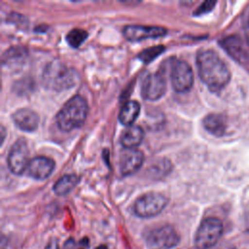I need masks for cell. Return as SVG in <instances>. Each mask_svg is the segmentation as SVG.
I'll return each mask as SVG.
<instances>
[{"mask_svg": "<svg viewBox=\"0 0 249 249\" xmlns=\"http://www.w3.org/2000/svg\"><path fill=\"white\" fill-rule=\"evenodd\" d=\"M196 66L199 78L212 91H220L230 82V70L214 51L200 52L196 56Z\"/></svg>", "mask_w": 249, "mask_h": 249, "instance_id": "cell-1", "label": "cell"}, {"mask_svg": "<svg viewBox=\"0 0 249 249\" xmlns=\"http://www.w3.org/2000/svg\"><path fill=\"white\" fill-rule=\"evenodd\" d=\"M88 110V103L83 96H72L56 114L55 122L58 128L68 132L82 126L87 119Z\"/></svg>", "mask_w": 249, "mask_h": 249, "instance_id": "cell-2", "label": "cell"}, {"mask_svg": "<svg viewBox=\"0 0 249 249\" xmlns=\"http://www.w3.org/2000/svg\"><path fill=\"white\" fill-rule=\"evenodd\" d=\"M79 76L75 69L68 68L61 61L49 62L42 75L43 84L52 89L63 90L74 87L78 82Z\"/></svg>", "mask_w": 249, "mask_h": 249, "instance_id": "cell-3", "label": "cell"}, {"mask_svg": "<svg viewBox=\"0 0 249 249\" xmlns=\"http://www.w3.org/2000/svg\"><path fill=\"white\" fill-rule=\"evenodd\" d=\"M223 232V223L216 217L205 218L197 228L195 244L198 249H211L218 242Z\"/></svg>", "mask_w": 249, "mask_h": 249, "instance_id": "cell-4", "label": "cell"}, {"mask_svg": "<svg viewBox=\"0 0 249 249\" xmlns=\"http://www.w3.org/2000/svg\"><path fill=\"white\" fill-rule=\"evenodd\" d=\"M168 202L160 193H148L138 197L133 204V212L140 218H150L160 214Z\"/></svg>", "mask_w": 249, "mask_h": 249, "instance_id": "cell-5", "label": "cell"}, {"mask_svg": "<svg viewBox=\"0 0 249 249\" xmlns=\"http://www.w3.org/2000/svg\"><path fill=\"white\" fill-rule=\"evenodd\" d=\"M179 241V234L168 225L152 230L146 237V244L149 249H173Z\"/></svg>", "mask_w": 249, "mask_h": 249, "instance_id": "cell-6", "label": "cell"}, {"mask_svg": "<svg viewBox=\"0 0 249 249\" xmlns=\"http://www.w3.org/2000/svg\"><path fill=\"white\" fill-rule=\"evenodd\" d=\"M28 156V145L25 139L19 138L12 145L7 157V163L10 171L16 175L22 174L27 169L30 161Z\"/></svg>", "mask_w": 249, "mask_h": 249, "instance_id": "cell-7", "label": "cell"}, {"mask_svg": "<svg viewBox=\"0 0 249 249\" xmlns=\"http://www.w3.org/2000/svg\"><path fill=\"white\" fill-rule=\"evenodd\" d=\"M170 81L175 91H188L194 83V73L190 64L184 60L173 62L170 70Z\"/></svg>", "mask_w": 249, "mask_h": 249, "instance_id": "cell-8", "label": "cell"}, {"mask_svg": "<svg viewBox=\"0 0 249 249\" xmlns=\"http://www.w3.org/2000/svg\"><path fill=\"white\" fill-rule=\"evenodd\" d=\"M166 90L164 75L161 72L150 73L142 83L141 94L146 100H157L160 98Z\"/></svg>", "mask_w": 249, "mask_h": 249, "instance_id": "cell-9", "label": "cell"}, {"mask_svg": "<svg viewBox=\"0 0 249 249\" xmlns=\"http://www.w3.org/2000/svg\"><path fill=\"white\" fill-rule=\"evenodd\" d=\"M166 29L160 26H147L138 24H129L124 28V36L131 42H138L150 38L164 36Z\"/></svg>", "mask_w": 249, "mask_h": 249, "instance_id": "cell-10", "label": "cell"}, {"mask_svg": "<svg viewBox=\"0 0 249 249\" xmlns=\"http://www.w3.org/2000/svg\"><path fill=\"white\" fill-rule=\"evenodd\" d=\"M220 45L238 63L247 66L249 64V53L241 39L236 35H230L220 41Z\"/></svg>", "mask_w": 249, "mask_h": 249, "instance_id": "cell-11", "label": "cell"}, {"mask_svg": "<svg viewBox=\"0 0 249 249\" xmlns=\"http://www.w3.org/2000/svg\"><path fill=\"white\" fill-rule=\"evenodd\" d=\"M144 161V154L138 149H124L120 156V171L123 176L136 172Z\"/></svg>", "mask_w": 249, "mask_h": 249, "instance_id": "cell-12", "label": "cell"}, {"mask_svg": "<svg viewBox=\"0 0 249 249\" xmlns=\"http://www.w3.org/2000/svg\"><path fill=\"white\" fill-rule=\"evenodd\" d=\"M54 165L55 163L53 159L45 156H37L30 160L26 170L30 177L37 180H44L52 174Z\"/></svg>", "mask_w": 249, "mask_h": 249, "instance_id": "cell-13", "label": "cell"}, {"mask_svg": "<svg viewBox=\"0 0 249 249\" xmlns=\"http://www.w3.org/2000/svg\"><path fill=\"white\" fill-rule=\"evenodd\" d=\"M12 120L20 130L27 132L34 131L39 124L38 114L34 110L28 108H21L16 111L12 115Z\"/></svg>", "mask_w": 249, "mask_h": 249, "instance_id": "cell-14", "label": "cell"}, {"mask_svg": "<svg viewBox=\"0 0 249 249\" xmlns=\"http://www.w3.org/2000/svg\"><path fill=\"white\" fill-rule=\"evenodd\" d=\"M27 58V52L21 47H12L2 55V63L11 69L21 67Z\"/></svg>", "mask_w": 249, "mask_h": 249, "instance_id": "cell-15", "label": "cell"}, {"mask_svg": "<svg viewBox=\"0 0 249 249\" xmlns=\"http://www.w3.org/2000/svg\"><path fill=\"white\" fill-rule=\"evenodd\" d=\"M144 138V131L139 125L127 126L125 130L123 131L120 142L124 149H135L139 146Z\"/></svg>", "mask_w": 249, "mask_h": 249, "instance_id": "cell-16", "label": "cell"}, {"mask_svg": "<svg viewBox=\"0 0 249 249\" xmlns=\"http://www.w3.org/2000/svg\"><path fill=\"white\" fill-rule=\"evenodd\" d=\"M204 128L214 136L221 137L225 134L227 129V123L224 116L221 114L211 113L204 117L202 121Z\"/></svg>", "mask_w": 249, "mask_h": 249, "instance_id": "cell-17", "label": "cell"}, {"mask_svg": "<svg viewBox=\"0 0 249 249\" xmlns=\"http://www.w3.org/2000/svg\"><path fill=\"white\" fill-rule=\"evenodd\" d=\"M140 112V104L135 100L125 102L121 108L119 114V121L126 126H130L136 121Z\"/></svg>", "mask_w": 249, "mask_h": 249, "instance_id": "cell-18", "label": "cell"}, {"mask_svg": "<svg viewBox=\"0 0 249 249\" xmlns=\"http://www.w3.org/2000/svg\"><path fill=\"white\" fill-rule=\"evenodd\" d=\"M79 178L76 174H65L60 177L53 185V192L58 196H65L74 189Z\"/></svg>", "mask_w": 249, "mask_h": 249, "instance_id": "cell-19", "label": "cell"}, {"mask_svg": "<svg viewBox=\"0 0 249 249\" xmlns=\"http://www.w3.org/2000/svg\"><path fill=\"white\" fill-rule=\"evenodd\" d=\"M88 38V32L84 29L74 28L66 35V42L72 48H79Z\"/></svg>", "mask_w": 249, "mask_h": 249, "instance_id": "cell-20", "label": "cell"}, {"mask_svg": "<svg viewBox=\"0 0 249 249\" xmlns=\"http://www.w3.org/2000/svg\"><path fill=\"white\" fill-rule=\"evenodd\" d=\"M165 50L164 46L158 45V46H152L151 48L145 49L138 54V58L143 61L144 63H150L153 61L157 56H159L163 51Z\"/></svg>", "mask_w": 249, "mask_h": 249, "instance_id": "cell-21", "label": "cell"}, {"mask_svg": "<svg viewBox=\"0 0 249 249\" xmlns=\"http://www.w3.org/2000/svg\"><path fill=\"white\" fill-rule=\"evenodd\" d=\"M216 5V2L215 1H204L202 2L198 7L197 9L194 12V15L195 16H200V15H204L208 12H210L214 6Z\"/></svg>", "mask_w": 249, "mask_h": 249, "instance_id": "cell-22", "label": "cell"}, {"mask_svg": "<svg viewBox=\"0 0 249 249\" xmlns=\"http://www.w3.org/2000/svg\"><path fill=\"white\" fill-rule=\"evenodd\" d=\"M244 33H245L246 41L249 45V13L247 14V16L245 18V21H244Z\"/></svg>", "mask_w": 249, "mask_h": 249, "instance_id": "cell-23", "label": "cell"}, {"mask_svg": "<svg viewBox=\"0 0 249 249\" xmlns=\"http://www.w3.org/2000/svg\"><path fill=\"white\" fill-rule=\"evenodd\" d=\"M46 249H59V246H58V243L56 240H52L48 243Z\"/></svg>", "mask_w": 249, "mask_h": 249, "instance_id": "cell-24", "label": "cell"}, {"mask_svg": "<svg viewBox=\"0 0 249 249\" xmlns=\"http://www.w3.org/2000/svg\"><path fill=\"white\" fill-rule=\"evenodd\" d=\"M213 249H235V248L231 245H220V246H217Z\"/></svg>", "mask_w": 249, "mask_h": 249, "instance_id": "cell-25", "label": "cell"}, {"mask_svg": "<svg viewBox=\"0 0 249 249\" xmlns=\"http://www.w3.org/2000/svg\"><path fill=\"white\" fill-rule=\"evenodd\" d=\"M95 249H108V247H107L105 244H100V245H98Z\"/></svg>", "mask_w": 249, "mask_h": 249, "instance_id": "cell-26", "label": "cell"}, {"mask_svg": "<svg viewBox=\"0 0 249 249\" xmlns=\"http://www.w3.org/2000/svg\"><path fill=\"white\" fill-rule=\"evenodd\" d=\"M192 249H198V248H196V247H195V248H192Z\"/></svg>", "mask_w": 249, "mask_h": 249, "instance_id": "cell-27", "label": "cell"}]
</instances>
